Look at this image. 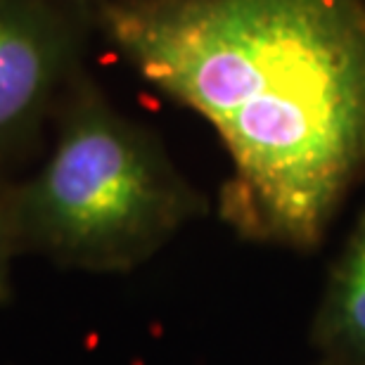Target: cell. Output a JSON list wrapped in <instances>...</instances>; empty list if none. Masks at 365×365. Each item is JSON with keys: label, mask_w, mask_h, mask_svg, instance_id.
Wrapping results in <instances>:
<instances>
[{"label": "cell", "mask_w": 365, "mask_h": 365, "mask_svg": "<svg viewBox=\"0 0 365 365\" xmlns=\"http://www.w3.org/2000/svg\"><path fill=\"white\" fill-rule=\"evenodd\" d=\"M74 53V31L50 5L0 0V152L38 123Z\"/></svg>", "instance_id": "3957f363"}, {"label": "cell", "mask_w": 365, "mask_h": 365, "mask_svg": "<svg viewBox=\"0 0 365 365\" xmlns=\"http://www.w3.org/2000/svg\"><path fill=\"white\" fill-rule=\"evenodd\" d=\"M313 341L334 361L365 365V207L327 277Z\"/></svg>", "instance_id": "277c9868"}, {"label": "cell", "mask_w": 365, "mask_h": 365, "mask_svg": "<svg viewBox=\"0 0 365 365\" xmlns=\"http://www.w3.org/2000/svg\"><path fill=\"white\" fill-rule=\"evenodd\" d=\"M204 207L157 138L86 86L64 114L48 162L12 195L5 214L17 242L62 264L126 271Z\"/></svg>", "instance_id": "7a4b0ae2"}, {"label": "cell", "mask_w": 365, "mask_h": 365, "mask_svg": "<svg viewBox=\"0 0 365 365\" xmlns=\"http://www.w3.org/2000/svg\"><path fill=\"white\" fill-rule=\"evenodd\" d=\"M102 24L223 140L225 223L254 242L318 247L365 182V0H114Z\"/></svg>", "instance_id": "6da1fadb"}, {"label": "cell", "mask_w": 365, "mask_h": 365, "mask_svg": "<svg viewBox=\"0 0 365 365\" xmlns=\"http://www.w3.org/2000/svg\"><path fill=\"white\" fill-rule=\"evenodd\" d=\"M14 242L17 240H14L10 221H7L5 207H0V297H3V292L7 287V261H10V250Z\"/></svg>", "instance_id": "5b68a950"}]
</instances>
